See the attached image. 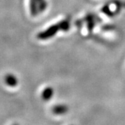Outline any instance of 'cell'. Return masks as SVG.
<instances>
[{"label": "cell", "instance_id": "9c48e42d", "mask_svg": "<svg viewBox=\"0 0 125 125\" xmlns=\"http://www.w3.org/2000/svg\"><path fill=\"white\" fill-rule=\"evenodd\" d=\"M102 11L104 13H105L106 15L109 16V17H112V16H113L115 15V13L112 12L110 8H109V6H107V5L103 7L102 9Z\"/></svg>", "mask_w": 125, "mask_h": 125}, {"label": "cell", "instance_id": "8992f818", "mask_svg": "<svg viewBox=\"0 0 125 125\" xmlns=\"http://www.w3.org/2000/svg\"><path fill=\"white\" fill-rule=\"evenodd\" d=\"M53 94H54V90L51 87H47L42 91V97L45 101H48L52 97Z\"/></svg>", "mask_w": 125, "mask_h": 125}, {"label": "cell", "instance_id": "5b68a950", "mask_svg": "<svg viewBox=\"0 0 125 125\" xmlns=\"http://www.w3.org/2000/svg\"><path fill=\"white\" fill-rule=\"evenodd\" d=\"M86 22H87V27L90 32L93 31L94 27L95 26V22L97 21V18H94L93 15H89L86 18Z\"/></svg>", "mask_w": 125, "mask_h": 125}, {"label": "cell", "instance_id": "277c9868", "mask_svg": "<svg viewBox=\"0 0 125 125\" xmlns=\"http://www.w3.org/2000/svg\"><path fill=\"white\" fill-rule=\"evenodd\" d=\"M67 111H68V108L65 105H56L52 109L53 113L56 115L65 114V113H67Z\"/></svg>", "mask_w": 125, "mask_h": 125}, {"label": "cell", "instance_id": "52a82bcc", "mask_svg": "<svg viewBox=\"0 0 125 125\" xmlns=\"http://www.w3.org/2000/svg\"><path fill=\"white\" fill-rule=\"evenodd\" d=\"M58 23L60 25V29L62 31H67L70 28V22L69 20H63Z\"/></svg>", "mask_w": 125, "mask_h": 125}, {"label": "cell", "instance_id": "3957f363", "mask_svg": "<svg viewBox=\"0 0 125 125\" xmlns=\"http://www.w3.org/2000/svg\"><path fill=\"white\" fill-rule=\"evenodd\" d=\"M30 13L32 16H36L39 13L38 10V2L37 0H29Z\"/></svg>", "mask_w": 125, "mask_h": 125}, {"label": "cell", "instance_id": "ba28073f", "mask_svg": "<svg viewBox=\"0 0 125 125\" xmlns=\"http://www.w3.org/2000/svg\"><path fill=\"white\" fill-rule=\"evenodd\" d=\"M48 6V4L47 2L45 1V0H42L38 2V10H39V13H41V12H43L45 11L47 7Z\"/></svg>", "mask_w": 125, "mask_h": 125}, {"label": "cell", "instance_id": "7a4b0ae2", "mask_svg": "<svg viewBox=\"0 0 125 125\" xmlns=\"http://www.w3.org/2000/svg\"><path fill=\"white\" fill-rule=\"evenodd\" d=\"M4 81L6 84L9 85V87H15L18 85V81L17 77L12 74H6L4 78Z\"/></svg>", "mask_w": 125, "mask_h": 125}, {"label": "cell", "instance_id": "6da1fadb", "mask_svg": "<svg viewBox=\"0 0 125 125\" xmlns=\"http://www.w3.org/2000/svg\"><path fill=\"white\" fill-rule=\"evenodd\" d=\"M59 30H61L59 23L55 24L54 25L50 26L48 29H47L44 31L39 33L37 36V38L40 40H47L54 37Z\"/></svg>", "mask_w": 125, "mask_h": 125}, {"label": "cell", "instance_id": "30bf717a", "mask_svg": "<svg viewBox=\"0 0 125 125\" xmlns=\"http://www.w3.org/2000/svg\"><path fill=\"white\" fill-rule=\"evenodd\" d=\"M42 1V0H37V1H38V2H39V1Z\"/></svg>", "mask_w": 125, "mask_h": 125}]
</instances>
